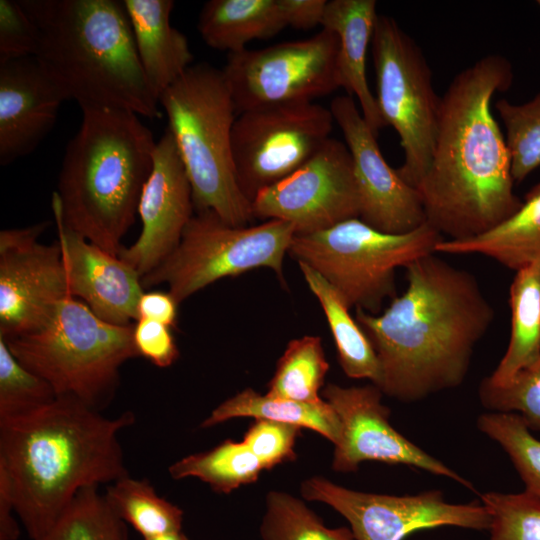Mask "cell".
<instances>
[{
  "mask_svg": "<svg viewBox=\"0 0 540 540\" xmlns=\"http://www.w3.org/2000/svg\"><path fill=\"white\" fill-rule=\"evenodd\" d=\"M444 238L428 222L404 234L381 232L360 218L323 231L295 234L288 254L323 276L349 308L377 314L396 294L395 271L436 253Z\"/></svg>",
  "mask_w": 540,
  "mask_h": 540,
  "instance_id": "ba28073f",
  "label": "cell"
},
{
  "mask_svg": "<svg viewBox=\"0 0 540 540\" xmlns=\"http://www.w3.org/2000/svg\"><path fill=\"white\" fill-rule=\"evenodd\" d=\"M47 225L0 232V337L5 340L40 329L71 296L58 241L39 240Z\"/></svg>",
  "mask_w": 540,
  "mask_h": 540,
  "instance_id": "5bb4252c",
  "label": "cell"
},
{
  "mask_svg": "<svg viewBox=\"0 0 540 540\" xmlns=\"http://www.w3.org/2000/svg\"><path fill=\"white\" fill-rule=\"evenodd\" d=\"M238 417H253L309 428L334 445L341 435V423L336 411L324 399L318 403H303L276 399L246 388L219 404L201 423L209 428Z\"/></svg>",
  "mask_w": 540,
  "mask_h": 540,
  "instance_id": "4316f807",
  "label": "cell"
},
{
  "mask_svg": "<svg viewBox=\"0 0 540 540\" xmlns=\"http://www.w3.org/2000/svg\"><path fill=\"white\" fill-rule=\"evenodd\" d=\"M513 82L509 60L491 54L458 73L441 97L428 171L416 187L426 221L445 240L483 234L522 205L492 97Z\"/></svg>",
  "mask_w": 540,
  "mask_h": 540,
  "instance_id": "7a4b0ae2",
  "label": "cell"
},
{
  "mask_svg": "<svg viewBox=\"0 0 540 540\" xmlns=\"http://www.w3.org/2000/svg\"><path fill=\"white\" fill-rule=\"evenodd\" d=\"M263 470L259 460L243 441L231 439L208 451L187 455L168 468L174 480L197 478L215 492L223 494L255 482Z\"/></svg>",
  "mask_w": 540,
  "mask_h": 540,
  "instance_id": "83f0119b",
  "label": "cell"
},
{
  "mask_svg": "<svg viewBox=\"0 0 540 540\" xmlns=\"http://www.w3.org/2000/svg\"><path fill=\"white\" fill-rule=\"evenodd\" d=\"M296 230L268 220L256 226H232L211 210L198 211L175 250L141 278L142 287L165 283L178 304L208 285L259 267L272 269L286 285L283 259Z\"/></svg>",
  "mask_w": 540,
  "mask_h": 540,
  "instance_id": "9c48e42d",
  "label": "cell"
},
{
  "mask_svg": "<svg viewBox=\"0 0 540 540\" xmlns=\"http://www.w3.org/2000/svg\"><path fill=\"white\" fill-rule=\"evenodd\" d=\"M156 143L151 130L131 111L83 109L52 196L63 223L118 255L135 221Z\"/></svg>",
  "mask_w": 540,
  "mask_h": 540,
  "instance_id": "5b68a950",
  "label": "cell"
},
{
  "mask_svg": "<svg viewBox=\"0 0 540 540\" xmlns=\"http://www.w3.org/2000/svg\"><path fill=\"white\" fill-rule=\"evenodd\" d=\"M260 536L262 540H356L350 528L327 527L304 502L282 491L266 495Z\"/></svg>",
  "mask_w": 540,
  "mask_h": 540,
  "instance_id": "1f68e13d",
  "label": "cell"
},
{
  "mask_svg": "<svg viewBox=\"0 0 540 540\" xmlns=\"http://www.w3.org/2000/svg\"><path fill=\"white\" fill-rule=\"evenodd\" d=\"M56 398L51 385L22 365L0 338V420L26 416Z\"/></svg>",
  "mask_w": 540,
  "mask_h": 540,
  "instance_id": "e575fe53",
  "label": "cell"
},
{
  "mask_svg": "<svg viewBox=\"0 0 540 540\" xmlns=\"http://www.w3.org/2000/svg\"><path fill=\"white\" fill-rule=\"evenodd\" d=\"M509 305L508 346L495 370L485 377L497 386L540 360V259L515 272L509 288Z\"/></svg>",
  "mask_w": 540,
  "mask_h": 540,
  "instance_id": "d4e9b609",
  "label": "cell"
},
{
  "mask_svg": "<svg viewBox=\"0 0 540 540\" xmlns=\"http://www.w3.org/2000/svg\"><path fill=\"white\" fill-rule=\"evenodd\" d=\"M287 27L280 0H210L199 14L197 29L211 48L229 53L246 49Z\"/></svg>",
  "mask_w": 540,
  "mask_h": 540,
  "instance_id": "cb8c5ba5",
  "label": "cell"
},
{
  "mask_svg": "<svg viewBox=\"0 0 540 540\" xmlns=\"http://www.w3.org/2000/svg\"><path fill=\"white\" fill-rule=\"evenodd\" d=\"M39 35L35 57L81 110L110 108L150 119L159 101L145 79L123 1L19 0Z\"/></svg>",
  "mask_w": 540,
  "mask_h": 540,
  "instance_id": "277c9868",
  "label": "cell"
},
{
  "mask_svg": "<svg viewBox=\"0 0 540 540\" xmlns=\"http://www.w3.org/2000/svg\"><path fill=\"white\" fill-rule=\"evenodd\" d=\"M52 211L70 295L108 323L132 325L131 321L137 320L138 301L145 292L141 276L118 255L68 228L53 201Z\"/></svg>",
  "mask_w": 540,
  "mask_h": 540,
  "instance_id": "d6986e66",
  "label": "cell"
},
{
  "mask_svg": "<svg viewBox=\"0 0 540 540\" xmlns=\"http://www.w3.org/2000/svg\"><path fill=\"white\" fill-rule=\"evenodd\" d=\"M334 118L314 102L260 107L240 113L232 130L238 185L252 202L262 190L309 161L330 138Z\"/></svg>",
  "mask_w": 540,
  "mask_h": 540,
  "instance_id": "7c38bea8",
  "label": "cell"
},
{
  "mask_svg": "<svg viewBox=\"0 0 540 540\" xmlns=\"http://www.w3.org/2000/svg\"><path fill=\"white\" fill-rule=\"evenodd\" d=\"M328 370L329 363L320 337L306 335L293 339L277 362L266 395L276 399L318 403L323 400L319 393Z\"/></svg>",
  "mask_w": 540,
  "mask_h": 540,
  "instance_id": "f546056e",
  "label": "cell"
},
{
  "mask_svg": "<svg viewBox=\"0 0 540 540\" xmlns=\"http://www.w3.org/2000/svg\"><path fill=\"white\" fill-rule=\"evenodd\" d=\"M490 516V540H540V499L519 493L487 492L480 496Z\"/></svg>",
  "mask_w": 540,
  "mask_h": 540,
  "instance_id": "d590c367",
  "label": "cell"
},
{
  "mask_svg": "<svg viewBox=\"0 0 540 540\" xmlns=\"http://www.w3.org/2000/svg\"><path fill=\"white\" fill-rule=\"evenodd\" d=\"M382 391L373 383L342 387L329 383L321 396L336 411L341 435L334 445L332 469L356 472L364 461L403 464L454 480L466 488L472 484L440 460L398 432L389 422L390 410L381 402Z\"/></svg>",
  "mask_w": 540,
  "mask_h": 540,
  "instance_id": "2e32d148",
  "label": "cell"
},
{
  "mask_svg": "<svg viewBox=\"0 0 540 540\" xmlns=\"http://www.w3.org/2000/svg\"><path fill=\"white\" fill-rule=\"evenodd\" d=\"M329 109L352 157L359 218L389 234L408 233L427 222L417 189L386 162L353 97L337 96Z\"/></svg>",
  "mask_w": 540,
  "mask_h": 540,
  "instance_id": "e0dca14e",
  "label": "cell"
},
{
  "mask_svg": "<svg viewBox=\"0 0 540 540\" xmlns=\"http://www.w3.org/2000/svg\"><path fill=\"white\" fill-rule=\"evenodd\" d=\"M144 540H189V538L181 530L145 538Z\"/></svg>",
  "mask_w": 540,
  "mask_h": 540,
  "instance_id": "7bdbcfd3",
  "label": "cell"
},
{
  "mask_svg": "<svg viewBox=\"0 0 540 540\" xmlns=\"http://www.w3.org/2000/svg\"><path fill=\"white\" fill-rule=\"evenodd\" d=\"M311 292L318 299L334 338L339 364L346 376L368 379L378 386L381 369L376 352L337 290L316 270L298 262Z\"/></svg>",
  "mask_w": 540,
  "mask_h": 540,
  "instance_id": "484cf974",
  "label": "cell"
},
{
  "mask_svg": "<svg viewBox=\"0 0 540 540\" xmlns=\"http://www.w3.org/2000/svg\"><path fill=\"white\" fill-rule=\"evenodd\" d=\"M133 343L138 356L159 368L173 365L179 358V349L171 328L161 323L138 319L133 325Z\"/></svg>",
  "mask_w": 540,
  "mask_h": 540,
  "instance_id": "ab89813d",
  "label": "cell"
},
{
  "mask_svg": "<svg viewBox=\"0 0 540 540\" xmlns=\"http://www.w3.org/2000/svg\"><path fill=\"white\" fill-rule=\"evenodd\" d=\"M300 493L306 500L327 504L340 513L356 540H403L424 529L488 530L490 526L481 501L449 503L439 490L403 496L366 493L314 476L301 483Z\"/></svg>",
  "mask_w": 540,
  "mask_h": 540,
  "instance_id": "4fadbf2b",
  "label": "cell"
},
{
  "mask_svg": "<svg viewBox=\"0 0 540 540\" xmlns=\"http://www.w3.org/2000/svg\"><path fill=\"white\" fill-rule=\"evenodd\" d=\"M436 253L480 254L515 272L540 259V182L521 207L489 231L463 240H442Z\"/></svg>",
  "mask_w": 540,
  "mask_h": 540,
  "instance_id": "603a6c76",
  "label": "cell"
},
{
  "mask_svg": "<svg viewBox=\"0 0 540 540\" xmlns=\"http://www.w3.org/2000/svg\"><path fill=\"white\" fill-rule=\"evenodd\" d=\"M135 415L107 418L72 397L0 420V492L29 538L46 534L79 491L129 475L119 441Z\"/></svg>",
  "mask_w": 540,
  "mask_h": 540,
  "instance_id": "3957f363",
  "label": "cell"
},
{
  "mask_svg": "<svg viewBox=\"0 0 540 540\" xmlns=\"http://www.w3.org/2000/svg\"><path fill=\"white\" fill-rule=\"evenodd\" d=\"M371 46L377 105L404 152L396 170L416 188L432 160L441 98L422 50L392 17L378 14Z\"/></svg>",
  "mask_w": 540,
  "mask_h": 540,
  "instance_id": "30bf717a",
  "label": "cell"
},
{
  "mask_svg": "<svg viewBox=\"0 0 540 540\" xmlns=\"http://www.w3.org/2000/svg\"><path fill=\"white\" fill-rule=\"evenodd\" d=\"M178 303L169 292H144L137 305V320L146 319L175 327Z\"/></svg>",
  "mask_w": 540,
  "mask_h": 540,
  "instance_id": "60d3db41",
  "label": "cell"
},
{
  "mask_svg": "<svg viewBox=\"0 0 540 540\" xmlns=\"http://www.w3.org/2000/svg\"><path fill=\"white\" fill-rule=\"evenodd\" d=\"M66 94L35 56L0 63V164L30 154L53 128Z\"/></svg>",
  "mask_w": 540,
  "mask_h": 540,
  "instance_id": "ffe728a7",
  "label": "cell"
},
{
  "mask_svg": "<svg viewBox=\"0 0 540 540\" xmlns=\"http://www.w3.org/2000/svg\"><path fill=\"white\" fill-rule=\"evenodd\" d=\"M478 395L491 412L516 413L531 431H540V360L504 385H493L484 378Z\"/></svg>",
  "mask_w": 540,
  "mask_h": 540,
  "instance_id": "8d00e7d4",
  "label": "cell"
},
{
  "mask_svg": "<svg viewBox=\"0 0 540 540\" xmlns=\"http://www.w3.org/2000/svg\"><path fill=\"white\" fill-rule=\"evenodd\" d=\"M104 496L116 515L144 539L182 529L183 511L159 496L147 479L126 475L109 484Z\"/></svg>",
  "mask_w": 540,
  "mask_h": 540,
  "instance_id": "f1b7e54d",
  "label": "cell"
},
{
  "mask_svg": "<svg viewBox=\"0 0 540 540\" xmlns=\"http://www.w3.org/2000/svg\"><path fill=\"white\" fill-rule=\"evenodd\" d=\"M123 4L145 79L159 101L193 60L186 36L170 24L174 1L124 0Z\"/></svg>",
  "mask_w": 540,
  "mask_h": 540,
  "instance_id": "44dd1931",
  "label": "cell"
},
{
  "mask_svg": "<svg viewBox=\"0 0 540 540\" xmlns=\"http://www.w3.org/2000/svg\"><path fill=\"white\" fill-rule=\"evenodd\" d=\"M407 287L380 315L355 319L379 360L383 394L415 402L456 388L495 311L477 279L435 253L405 267Z\"/></svg>",
  "mask_w": 540,
  "mask_h": 540,
  "instance_id": "6da1fadb",
  "label": "cell"
},
{
  "mask_svg": "<svg viewBox=\"0 0 540 540\" xmlns=\"http://www.w3.org/2000/svg\"><path fill=\"white\" fill-rule=\"evenodd\" d=\"M537 4H538V5H539V7H540V0H539V1H537Z\"/></svg>",
  "mask_w": 540,
  "mask_h": 540,
  "instance_id": "ee69618b",
  "label": "cell"
},
{
  "mask_svg": "<svg viewBox=\"0 0 540 540\" xmlns=\"http://www.w3.org/2000/svg\"><path fill=\"white\" fill-rule=\"evenodd\" d=\"M132 332L133 325L108 323L68 296L40 329L2 339L22 365L51 385L57 397H72L101 412L115 395L121 366L138 356Z\"/></svg>",
  "mask_w": 540,
  "mask_h": 540,
  "instance_id": "52a82bcc",
  "label": "cell"
},
{
  "mask_svg": "<svg viewBox=\"0 0 540 540\" xmlns=\"http://www.w3.org/2000/svg\"><path fill=\"white\" fill-rule=\"evenodd\" d=\"M194 209L192 188L175 140L168 128L157 141L153 166L138 203L142 222L136 241L118 256L142 277L177 247Z\"/></svg>",
  "mask_w": 540,
  "mask_h": 540,
  "instance_id": "ac0fdd59",
  "label": "cell"
},
{
  "mask_svg": "<svg viewBox=\"0 0 540 540\" xmlns=\"http://www.w3.org/2000/svg\"><path fill=\"white\" fill-rule=\"evenodd\" d=\"M301 427L277 421L255 419L243 437L244 444L259 460L264 470L292 461Z\"/></svg>",
  "mask_w": 540,
  "mask_h": 540,
  "instance_id": "74e56055",
  "label": "cell"
},
{
  "mask_svg": "<svg viewBox=\"0 0 540 540\" xmlns=\"http://www.w3.org/2000/svg\"><path fill=\"white\" fill-rule=\"evenodd\" d=\"M338 52L337 35L322 28L308 39L229 53L222 71L237 113L334 92L341 87Z\"/></svg>",
  "mask_w": 540,
  "mask_h": 540,
  "instance_id": "8fae6325",
  "label": "cell"
},
{
  "mask_svg": "<svg viewBox=\"0 0 540 540\" xmlns=\"http://www.w3.org/2000/svg\"><path fill=\"white\" fill-rule=\"evenodd\" d=\"M495 109L506 129L513 180L521 183L540 166V91L520 105L500 99Z\"/></svg>",
  "mask_w": 540,
  "mask_h": 540,
  "instance_id": "836d02e7",
  "label": "cell"
},
{
  "mask_svg": "<svg viewBox=\"0 0 540 540\" xmlns=\"http://www.w3.org/2000/svg\"><path fill=\"white\" fill-rule=\"evenodd\" d=\"M287 26L308 30L321 26L326 0H280Z\"/></svg>",
  "mask_w": 540,
  "mask_h": 540,
  "instance_id": "b9f144b4",
  "label": "cell"
},
{
  "mask_svg": "<svg viewBox=\"0 0 540 540\" xmlns=\"http://www.w3.org/2000/svg\"><path fill=\"white\" fill-rule=\"evenodd\" d=\"M478 429L497 442L510 458L525 490L540 499V440L520 415L489 412L477 419Z\"/></svg>",
  "mask_w": 540,
  "mask_h": 540,
  "instance_id": "d6a6232c",
  "label": "cell"
},
{
  "mask_svg": "<svg viewBox=\"0 0 540 540\" xmlns=\"http://www.w3.org/2000/svg\"><path fill=\"white\" fill-rule=\"evenodd\" d=\"M189 178L194 209L211 210L232 226H247L253 214L235 174L233 97L222 69L191 65L160 96Z\"/></svg>",
  "mask_w": 540,
  "mask_h": 540,
  "instance_id": "8992f818",
  "label": "cell"
},
{
  "mask_svg": "<svg viewBox=\"0 0 540 540\" xmlns=\"http://www.w3.org/2000/svg\"><path fill=\"white\" fill-rule=\"evenodd\" d=\"M375 0L327 1L321 26L334 32L339 40L338 69L343 87L349 96L355 95L363 118L378 135L387 126L369 88L366 57L376 19Z\"/></svg>",
  "mask_w": 540,
  "mask_h": 540,
  "instance_id": "7402d4cb",
  "label": "cell"
},
{
  "mask_svg": "<svg viewBox=\"0 0 540 540\" xmlns=\"http://www.w3.org/2000/svg\"><path fill=\"white\" fill-rule=\"evenodd\" d=\"M37 540H129V535L126 523L98 487L92 486L79 491L53 527Z\"/></svg>",
  "mask_w": 540,
  "mask_h": 540,
  "instance_id": "4dcf8cb0",
  "label": "cell"
},
{
  "mask_svg": "<svg viewBox=\"0 0 540 540\" xmlns=\"http://www.w3.org/2000/svg\"><path fill=\"white\" fill-rule=\"evenodd\" d=\"M38 30L19 1L0 0V63L36 56Z\"/></svg>",
  "mask_w": 540,
  "mask_h": 540,
  "instance_id": "f35d334b",
  "label": "cell"
},
{
  "mask_svg": "<svg viewBox=\"0 0 540 540\" xmlns=\"http://www.w3.org/2000/svg\"><path fill=\"white\" fill-rule=\"evenodd\" d=\"M251 209L254 218L293 224L296 234L327 230L359 218L353 161L347 145L330 137L302 167L260 191Z\"/></svg>",
  "mask_w": 540,
  "mask_h": 540,
  "instance_id": "9a60e30c",
  "label": "cell"
}]
</instances>
